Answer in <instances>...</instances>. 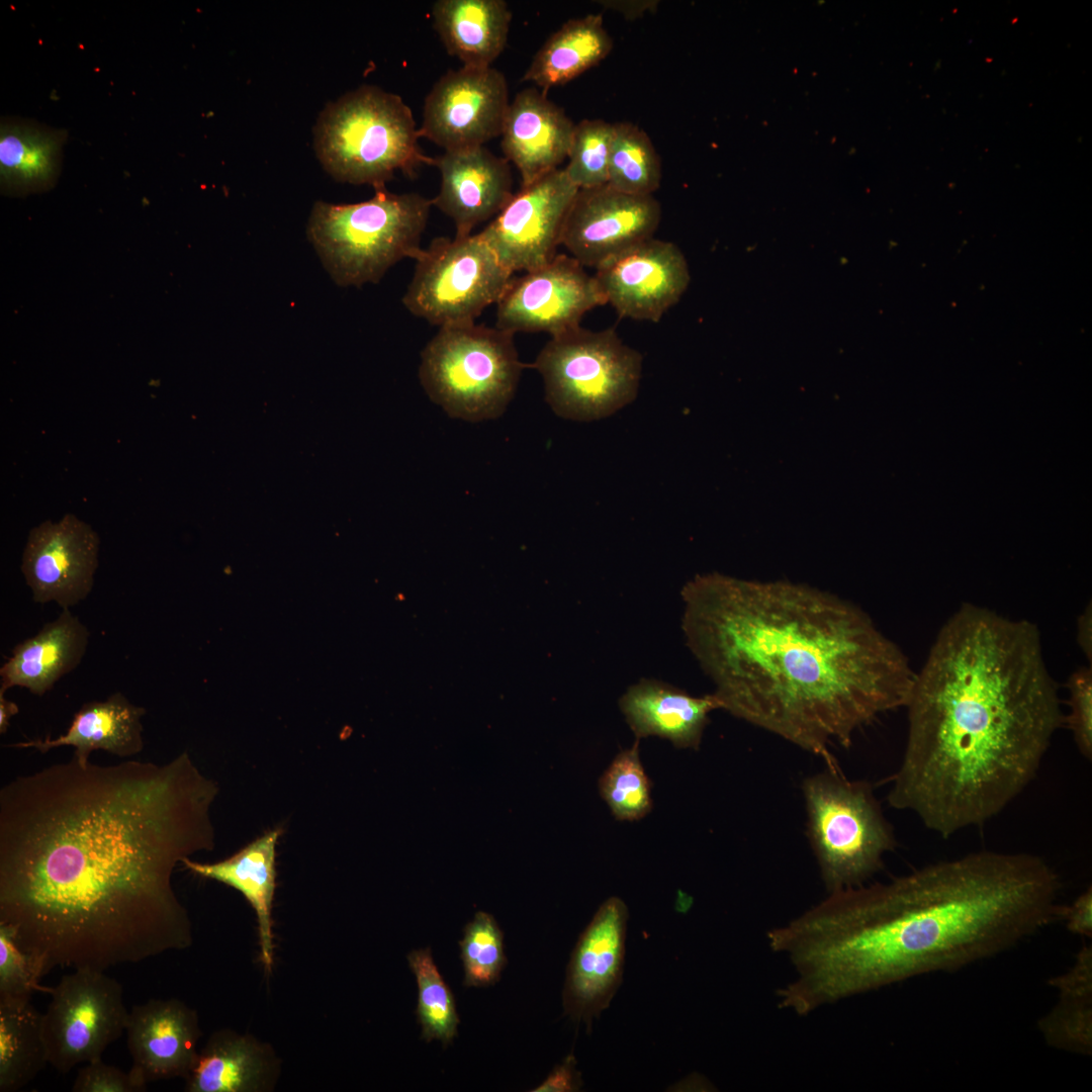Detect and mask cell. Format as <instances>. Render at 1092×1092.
<instances>
[{
	"label": "cell",
	"instance_id": "obj_41",
	"mask_svg": "<svg viewBox=\"0 0 1092 1092\" xmlns=\"http://www.w3.org/2000/svg\"><path fill=\"white\" fill-rule=\"evenodd\" d=\"M582 1086L581 1073L576 1070V1060L569 1054L561 1064L555 1066L541 1085L533 1092H573Z\"/></svg>",
	"mask_w": 1092,
	"mask_h": 1092
},
{
	"label": "cell",
	"instance_id": "obj_18",
	"mask_svg": "<svg viewBox=\"0 0 1092 1092\" xmlns=\"http://www.w3.org/2000/svg\"><path fill=\"white\" fill-rule=\"evenodd\" d=\"M629 912L610 897L580 933L570 956L562 993L564 1013L592 1032L623 980Z\"/></svg>",
	"mask_w": 1092,
	"mask_h": 1092
},
{
	"label": "cell",
	"instance_id": "obj_15",
	"mask_svg": "<svg viewBox=\"0 0 1092 1092\" xmlns=\"http://www.w3.org/2000/svg\"><path fill=\"white\" fill-rule=\"evenodd\" d=\"M661 207L653 195H633L604 185L578 189L563 228L561 245L583 267L609 259L653 238Z\"/></svg>",
	"mask_w": 1092,
	"mask_h": 1092
},
{
	"label": "cell",
	"instance_id": "obj_1",
	"mask_svg": "<svg viewBox=\"0 0 1092 1092\" xmlns=\"http://www.w3.org/2000/svg\"><path fill=\"white\" fill-rule=\"evenodd\" d=\"M218 787L187 752L157 764L72 758L0 791V924L47 975L105 971L192 943L172 876L214 847Z\"/></svg>",
	"mask_w": 1092,
	"mask_h": 1092
},
{
	"label": "cell",
	"instance_id": "obj_37",
	"mask_svg": "<svg viewBox=\"0 0 1092 1092\" xmlns=\"http://www.w3.org/2000/svg\"><path fill=\"white\" fill-rule=\"evenodd\" d=\"M43 973L33 958L16 942L12 931L0 924V1002H26L34 992H49L39 985Z\"/></svg>",
	"mask_w": 1092,
	"mask_h": 1092
},
{
	"label": "cell",
	"instance_id": "obj_24",
	"mask_svg": "<svg viewBox=\"0 0 1092 1092\" xmlns=\"http://www.w3.org/2000/svg\"><path fill=\"white\" fill-rule=\"evenodd\" d=\"M145 714L143 707L132 704L117 692L104 701L84 704L74 715L65 734L54 739H33L11 746L32 747L41 753L61 746H73V758L82 765L89 762L90 753L97 749L128 757L144 748L142 718Z\"/></svg>",
	"mask_w": 1092,
	"mask_h": 1092
},
{
	"label": "cell",
	"instance_id": "obj_10",
	"mask_svg": "<svg viewBox=\"0 0 1092 1092\" xmlns=\"http://www.w3.org/2000/svg\"><path fill=\"white\" fill-rule=\"evenodd\" d=\"M415 260L402 303L439 328L474 323L497 303L514 274L479 234L436 238Z\"/></svg>",
	"mask_w": 1092,
	"mask_h": 1092
},
{
	"label": "cell",
	"instance_id": "obj_9",
	"mask_svg": "<svg viewBox=\"0 0 1092 1092\" xmlns=\"http://www.w3.org/2000/svg\"><path fill=\"white\" fill-rule=\"evenodd\" d=\"M532 366L543 378L553 412L584 422L609 417L635 399L642 356L614 329L578 327L551 337Z\"/></svg>",
	"mask_w": 1092,
	"mask_h": 1092
},
{
	"label": "cell",
	"instance_id": "obj_42",
	"mask_svg": "<svg viewBox=\"0 0 1092 1092\" xmlns=\"http://www.w3.org/2000/svg\"><path fill=\"white\" fill-rule=\"evenodd\" d=\"M606 9L621 13L626 19H636L646 12H654L659 1L656 0H600L597 1Z\"/></svg>",
	"mask_w": 1092,
	"mask_h": 1092
},
{
	"label": "cell",
	"instance_id": "obj_8",
	"mask_svg": "<svg viewBox=\"0 0 1092 1092\" xmlns=\"http://www.w3.org/2000/svg\"><path fill=\"white\" fill-rule=\"evenodd\" d=\"M524 367L514 334L474 322L439 329L421 353L419 378L451 418L480 422L506 411Z\"/></svg>",
	"mask_w": 1092,
	"mask_h": 1092
},
{
	"label": "cell",
	"instance_id": "obj_21",
	"mask_svg": "<svg viewBox=\"0 0 1092 1092\" xmlns=\"http://www.w3.org/2000/svg\"><path fill=\"white\" fill-rule=\"evenodd\" d=\"M575 124L564 110L536 87H528L510 102L500 136L505 158L527 186L559 169L567 159Z\"/></svg>",
	"mask_w": 1092,
	"mask_h": 1092
},
{
	"label": "cell",
	"instance_id": "obj_32",
	"mask_svg": "<svg viewBox=\"0 0 1092 1092\" xmlns=\"http://www.w3.org/2000/svg\"><path fill=\"white\" fill-rule=\"evenodd\" d=\"M661 163L648 134L630 122L614 123L608 185L633 195H652L661 182Z\"/></svg>",
	"mask_w": 1092,
	"mask_h": 1092
},
{
	"label": "cell",
	"instance_id": "obj_44",
	"mask_svg": "<svg viewBox=\"0 0 1092 1092\" xmlns=\"http://www.w3.org/2000/svg\"><path fill=\"white\" fill-rule=\"evenodd\" d=\"M5 693L0 692V733L6 732L12 716L18 713V706L5 698Z\"/></svg>",
	"mask_w": 1092,
	"mask_h": 1092
},
{
	"label": "cell",
	"instance_id": "obj_34",
	"mask_svg": "<svg viewBox=\"0 0 1092 1092\" xmlns=\"http://www.w3.org/2000/svg\"><path fill=\"white\" fill-rule=\"evenodd\" d=\"M599 786L602 797L619 820H638L651 810L650 784L640 760L639 739L615 757Z\"/></svg>",
	"mask_w": 1092,
	"mask_h": 1092
},
{
	"label": "cell",
	"instance_id": "obj_11",
	"mask_svg": "<svg viewBox=\"0 0 1092 1092\" xmlns=\"http://www.w3.org/2000/svg\"><path fill=\"white\" fill-rule=\"evenodd\" d=\"M50 994L42 1032L49 1064L60 1073L101 1059L125 1031L129 1011L122 987L104 971L74 970Z\"/></svg>",
	"mask_w": 1092,
	"mask_h": 1092
},
{
	"label": "cell",
	"instance_id": "obj_19",
	"mask_svg": "<svg viewBox=\"0 0 1092 1092\" xmlns=\"http://www.w3.org/2000/svg\"><path fill=\"white\" fill-rule=\"evenodd\" d=\"M433 165L440 171L441 186L432 205L453 220L455 236L471 235L514 195L510 162L484 146L445 151L433 158Z\"/></svg>",
	"mask_w": 1092,
	"mask_h": 1092
},
{
	"label": "cell",
	"instance_id": "obj_17",
	"mask_svg": "<svg viewBox=\"0 0 1092 1092\" xmlns=\"http://www.w3.org/2000/svg\"><path fill=\"white\" fill-rule=\"evenodd\" d=\"M594 276L619 316L650 322H658L690 283L679 248L654 238L604 262Z\"/></svg>",
	"mask_w": 1092,
	"mask_h": 1092
},
{
	"label": "cell",
	"instance_id": "obj_13",
	"mask_svg": "<svg viewBox=\"0 0 1092 1092\" xmlns=\"http://www.w3.org/2000/svg\"><path fill=\"white\" fill-rule=\"evenodd\" d=\"M577 191L564 170L557 169L522 186L478 234L512 273L538 269L557 255Z\"/></svg>",
	"mask_w": 1092,
	"mask_h": 1092
},
{
	"label": "cell",
	"instance_id": "obj_12",
	"mask_svg": "<svg viewBox=\"0 0 1092 1092\" xmlns=\"http://www.w3.org/2000/svg\"><path fill=\"white\" fill-rule=\"evenodd\" d=\"M604 304L595 276L571 256L557 254L546 265L511 279L496 303L495 327L514 335L545 332L556 337L580 327L588 310Z\"/></svg>",
	"mask_w": 1092,
	"mask_h": 1092
},
{
	"label": "cell",
	"instance_id": "obj_5",
	"mask_svg": "<svg viewBox=\"0 0 1092 1092\" xmlns=\"http://www.w3.org/2000/svg\"><path fill=\"white\" fill-rule=\"evenodd\" d=\"M419 128L400 96L363 85L328 103L313 128L323 168L337 181L385 187L395 172L413 175L433 165L419 146Z\"/></svg>",
	"mask_w": 1092,
	"mask_h": 1092
},
{
	"label": "cell",
	"instance_id": "obj_7",
	"mask_svg": "<svg viewBox=\"0 0 1092 1092\" xmlns=\"http://www.w3.org/2000/svg\"><path fill=\"white\" fill-rule=\"evenodd\" d=\"M810 844L828 893L863 885L895 844L872 786L828 767L802 785Z\"/></svg>",
	"mask_w": 1092,
	"mask_h": 1092
},
{
	"label": "cell",
	"instance_id": "obj_14",
	"mask_svg": "<svg viewBox=\"0 0 1092 1092\" xmlns=\"http://www.w3.org/2000/svg\"><path fill=\"white\" fill-rule=\"evenodd\" d=\"M506 78L498 70H449L424 103L420 138L445 151L484 146L500 135L510 105Z\"/></svg>",
	"mask_w": 1092,
	"mask_h": 1092
},
{
	"label": "cell",
	"instance_id": "obj_25",
	"mask_svg": "<svg viewBox=\"0 0 1092 1092\" xmlns=\"http://www.w3.org/2000/svg\"><path fill=\"white\" fill-rule=\"evenodd\" d=\"M282 829L265 832L232 856L213 863L185 858L192 873L220 882L241 892L253 907L258 921L261 961L267 973L273 966L272 908L276 887V846Z\"/></svg>",
	"mask_w": 1092,
	"mask_h": 1092
},
{
	"label": "cell",
	"instance_id": "obj_38",
	"mask_svg": "<svg viewBox=\"0 0 1092 1092\" xmlns=\"http://www.w3.org/2000/svg\"><path fill=\"white\" fill-rule=\"evenodd\" d=\"M1069 714L1066 717L1079 752L1092 756V669L1091 665L1076 669L1068 679Z\"/></svg>",
	"mask_w": 1092,
	"mask_h": 1092
},
{
	"label": "cell",
	"instance_id": "obj_29",
	"mask_svg": "<svg viewBox=\"0 0 1092 1092\" xmlns=\"http://www.w3.org/2000/svg\"><path fill=\"white\" fill-rule=\"evenodd\" d=\"M47 1064L42 1014L30 1001L0 1002V1092L22 1089Z\"/></svg>",
	"mask_w": 1092,
	"mask_h": 1092
},
{
	"label": "cell",
	"instance_id": "obj_16",
	"mask_svg": "<svg viewBox=\"0 0 1092 1092\" xmlns=\"http://www.w3.org/2000/svg\"><path fill=\"white\" fill-rule=\"evenodd\" d=\"M99 545L96 531L73 514L33 527L20 564L33 602L70 609L84 601L94 585Z\"/></svg>",
	"mask_w": 1092,
	"mask_h": 1092
},
{
	"label": "cell",
	"instance_id": "obj_33",
	"mask_svg": "<svg viewBox=\"0 0 1092 1092\" xmlns=\"http://www.w3.org/2000/svg\"><path fill=\"white\" fill-rule=\"evenodd\" d=\"M411 970L418 984V1020L421 1037L428 1042L437 1039L446 1046L457 1034L459 1017L455 999L435 965L431 949H417L407 954Z\"/></svg>",
	"mask_w": 1092,
	"mask_h": 1092
},
{
	"label": "cell",
	"instance_id": "obj_2",
	"mask_svg": "<svg viewBox=\"0 0 1092 1092\" xmlns=\"http://www.w3.org/2000/svg\"><path fill=\"white\" fill-rule=\"evenodd\" d=\"M686 642L722 710L838 767L830 747L904 707L915 672L858 606L717 572L681 588Z\"/></svg>",
	"mask_w": 1092,
	"mask_h": 1092
},
{
	"label": "cell",
	"instance_id": "obj_3",
	"mask_svg": "<svg viewBox=\"0 0 1092 1092\" xmlns=\"http://www.w3.org/2000/svg\"><path fill=\"white\" fill-rule=\"evenodd\" d=\"M1061 889L1039 855L980 850L829 893L766 933L796 974L778 990L779 1006L807 1015L997 956L1059 919Z\"/></svg>",
	"mask_w": 1092,
	"mask_h": 1092
},
{
	"label": "cell",
	"instance_id": "obj_23",
	"mask_svg": "<svg viewBox=\"0 0 1092 1092\" xmlns=\"http://www.w3.org/2000/svg\"><path fill=\"white\" fill-rule=\"evenodd\" d=\"M89 630L70 609L44 624L32 637L19 642L0 668V692L13 687L27 689L35 696L52 690L65 674L82 661Z\"/></svg>",
	"mask_w": 1092,
	"mask_h": 1092
},
{
	"label": "cell",
	"instance_id": "obj_36",
	"mask_svg": "<svg viewBox=\"0 0 1092 1092\" xmlns=\"http://www.w3.org/2000/svg\"><path fill=\"white\" fill-rule=\"evenodd\" d=\"M614 123L603 119H583L575 124L563 169L578 189L608 184Z\"/></svg>",
	"mask_w": 1092,
	"mask_h": 1092
},
{
	"label": "cell",
	"instance_id": "obj_30",
	"mask_svg": "<svg viewBox=\"0 0 1092 1092\" xmlns=\"http://www.w3.org/2000/svg\"><path fill=\"white\" fill-rule=\"evenodd\" d=\"M263 1061L256 1046L226 1032L214 1034L185 1078L190 1092H242L257 1087Z\"/></svg>",
	"mask_w": 1092,
	"mask_h": 1092
},
{
	"label": "cell",
	"instance_id": "obj_40",
	"mask_svg": "<svg viewBox=\"0 0 1092 1092\" xmlns=\"http://www.w3.org/2000/svg\"><path fill=\"white\" fill-rule=\"evenodd\" d=\"M1073 934L1092 936V888L1089 886L1071 904L1061 906L1059 919Z\"/></svg>",
	"mask_w": 1092,
	"mask_h": 1092
},
{
	"label": "cell",
	"instance_id": "obj_31",
	"mask_svg": "<svg viewBox=\"0 0 1092 1092\" xmlns=\"http://www.w3.org/2000/svg\"><path fill=\"white\" fill-rule=\"evenodd\" d=\"M59 149L60 140L54 133L27 125H2V182L25 189L50 182L56 174Z\"/></svg>",
	"mask_w": 1092,
	"mask_h": 1092
},
{
	"label": "cell",
	"instance_id": "obj_26",
	"mask_svg": "<svg viewBox=\"0 0 1092 1092\" xmlns=\"http://www.w3.org/2000/svg\"><path fill=\"white\" fill-rule=\"evenodd\" d=\"M434 27L449 55L469 68H487L503 53L512 13L504 0H438Z\"/></svg>",
	"mask_w": 1092,
	"mask_h": 1092
},
{
	"label": "cell",
	"instance_id": "obj_43",
	"mask_svg": "<svg viewBox=\"0 0 1092 1092\" xmlns=\"http://www.w3.org/2000/svg\"><path fill=\"white\" fill-rule=\"evenodd\" d=\"M1091 626H1092V612H1091V604H1089V606H1087L1085 608V610L1083 611V613L1079 616L1078 626H1077V628H1078L1077 629V640H1078V643H1079V646H1080L1081 650L1086 655L1087 659H1089L1090 663H1091V655H1092V640H1091L1092 639V636H1091L1092 629H1091Z\"/></svg>",
	"mask_w": 1092,
	"mask_h": 1092
},
{
	"label": "cell",
	"instance_id": "obj_22",
	"mask_svg": "<svg viewBox=\"0 0 1092 1092\" xmlns=\"http://www.w3.org/2000/svg\"><path fill=\"white\" fill-rule=\"evenodd\" d=\"M619 705L637 739L658 736L676 747L694 749L700 746L709 714L722 709L714 694L694 697L650 678L632 685Z\"/></svg>",
	"mask_w": 1092,
	"mask_h": 1092
},
{
	"label": "cell",
	"instance_id": "obj_20",
	"mask_svg": "<svg viewBox=\"0 0 1092 1092\" xmlns=\"http://www.w3.org/2000/svg\"><path fill=\"white\" fill-rule=\"evenodd\" d=\"M131 1070L146 1083L186 1078L200 1035L196 1014L176 999H151L131 1007L125 1027Z\"/></svg>",
	"mask_w": 1092,
	"mask_h": 1092
},
{
	"label": "cell",
	"instance_id": "obj_35",
	"mask_svg": "<svg viewBox=\"0 0 1092 1092\" xmlns=\"http://www.w3.org/2000/svg\"><path fill=\"white\" fill-rule=\"evenodd\" d=\"M459 941L464 969L463 985L486 987L495 984L507 964L504 933L494 917L478 911L463 929Z\"/></svg>",
	"mask_w": 1092,
	"mask_h": 1092
},
{
	"label": "cell",
	"instance_id": "obj_27",
	"mask_svg": "<svg viewBox=\"0 0 1092 1092\" xmlns=\"http://www.w3.org/2000/svg\"><path fill=\"white\" fill-rule=\"evenodd\" d=\"M612 49L613 39L601 13L569 19L543 43L522 80L546 93L597 66Z\"/></svg>",
	"mask_w": 1092,
	"mask_h": 1092
},
{
	"label": "cell",
	"instance_id": "obj_4",
	"mask_svg": "<svg viewBox=\"0 0 1092 1092\" xmlns=\"http://www.w3.org/2000/svg\"><path fill=\"white\" fill-rule=\"evenodd\" d=\"M904 707L888 801L942 837L1013 802L1064 721L1037 627L971 604L942 625Z\"/></svg>",
	"mask_w": 1092,
	"mask_h": 1092
},
{
	"label": "cell",
	"instance_id": "obj_39",
	"mask_svg": "<svg viewBox=\"0 0 1092 1092\" xmlns=\"http://www.w3.org/2000/svg\"><path fill=\"white\" fill-rule=\"evenodd\" d=\"M148 1083L133 1070L127 1072L98 1059L84 1066L72 1085L73 1092H142Z\"/></svg>",
	"mask_w": 1092,
	"mask_h": 1092
},
{
	"label": "cell",
	"instance_id": "obj_6",
	"mask_svg": "<svg viewBox=\"0 0 1092 1092\" xmlns=\"http://www.w3.org/2000/svg\"><path fill=\"white\" fill-rule=\"evenodd\" d=\"M431 207L432 200L419 193L375 188L373 197L358 203L316 201L306 233L333 280L360 287L418 257Z\"/></svg>",
	"mask_w": 1092,
	"mask_h": 1092
},
{
	"label": "cell",
	"instance_id": "obj_28",
	"mask_svg": "<svg viewBox=\"0 0 1092 1092\" xmlns=\"http://www.w3.org/2000/svg\"><path fill=\"white\" fill-rule=\"evenodd\" d=\"M1059 1001L1038 1021L1045 1041L1056 1049L1091 1056L1092 1050V949L1084 945L1073 966L1050 979Z\"/></svg>",
	"mask_w": 1092,
	"mask_h": 1092
}]
</instances>
